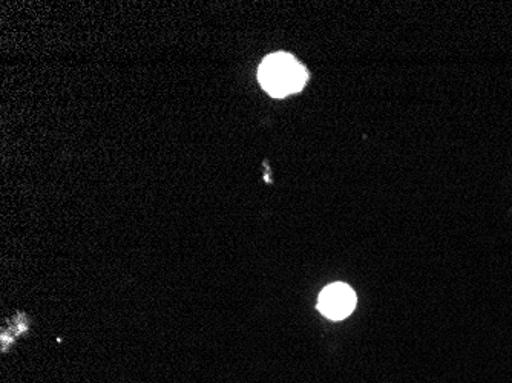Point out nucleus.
I'll return each instance as SVG.
<instances>
[{"instance_id":"nucleus-1","label":"nucleus","mask_w":512,"mask_h":383,"mask_svg":"<svg viewBox=\"0 0 512 383\" xmlns=\"http://www.w3.org/2000/svg\"><path fill=\"white\" fill-rule=\"evenodd\" d=\"M258 77L272 97H286L306 85L307 71L290 54H272L261 63Z\"/></svg>"},{"instance_id":"nucleus-2","label":"nucleus","mask_w":512,"mask_h":383,"mask_svg":"<svg viewBox=\"0 0 512 383\" xmlns=\"http://www.w3.org/2000/svg\"><path fill=\"white\" fill-rule=\"evenodd\" d=\"M356 307V295L347 284L329 285L319 295L318 308L325 318L341 321L352 315Z\"/></svg>"}]
</instances>
